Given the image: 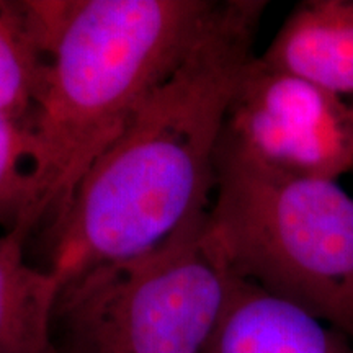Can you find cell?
<instances>
[{
	"label": "cell",
	"instance_id": "cell-7",
	"mask_svg": "<svg viewBox=\"0 0 353 353\" xmlns=\"http://www.w3.org/2000/svg\"><path fill=\"white\" fill-rule=\"evenodd\" d=\"M260 59L353 100V0L296 3Z\"/></svg>",
	"mask_w": 353,
	"mask_h": 353
},
{
	"label": "cell",
	"instance_id": "cell-8",
	"mask_svg": "<svg viewBox=\"0 0 353 353\" xmlns=\"http://www.w3.org/2000/svg\"><path fill=\"white\" fill-rule=\"evenodd\" d=\"M25 244L0 232V353H57L52 314L63 283L28 262Z\"/></svg>",
	"mask_w": 353,
	"mask_h": 353
},
{
	"label": "cell",
	"instance_id": "cell-10",
	"mask_svg": "<svg viewBox=\"0 0 353 353\" xmlns=\"http://www.w3.org/2000/svg\"><path fill=\"white\" fill-rule=\"evenodd\" d=\"M41 192L28 123L0 114V232L25 242L38 231Z\"/></svg>",
	"mask_w": 353,
	"mask_h": 353
},
{
	"label": "cell",
	"instance_id": "cell-4",
	"mask_svg": "<svg viewBox=\"0 0 353 353\" xmlns=\"http://www.w3.org/2000/svg\"><path fill=\"white\" fill-rule=\"evenodd\" d=\"M206 216L148 252L65 280L52 314L57 353H203L229 285L206 245Z\"/></svg>",
	"mask_w": 353,
	"mask_h": 353
},
{
	"label": "cell",
	"instance_id": "cell-2",
	"mask_svg": "<svg viewBox=\"0 0 353 353\" xmlns=\"http://www.w3.org/2000/svg\"><path fill=\"white\" fill-rule=\"evenodd\" d=\"M221 0H61L30 118L50 229L92 164L208 28Z\"/></svg>",
	"mask_w": 353,
	"mask_h": 353
},
{
	"label": "cell",
	"instance_id": "cell-9",
	"mask_svg": "<svg viewBox=\"0 0 353 353\" xmlns=\"http://www.w3.org/2000/svg\"><path fill=\"white\" fill-rule=\"evenodd\" d=\"M46 69L38 0H0V114L30 123Z\"/></svg>",
	"mask_w": 353,
	"mask_h": 353
},
{
	"label": "cell",
	"instance_id": "cell-6",
	"mask_svg": "<svg viewBox=\"0 0 353 353\" xmlns=\"http://www.w3.org/2000/svg\"><path fill=\"white\" fill-rule=\"evenodd\" d=\"M203 353H353V339L306 309L229 276L226 301Z\"/></svg>",
	"mask_w": 353,
	"mask_h": 353
},
{
	"label": "cell",
	"instance_id": "cell-3",
	"mask_svg": "<svg viewBox=\"0 0 353 353\" xmlns=\"http://www.w3.org/2000/svg\"><path fill=\"white\" fill-rule=\"evenodd\" d=\"M205 241L229 276L353 339V198L335 180L267 169L218 145Z\"/></svg>",
	"mask_w": 353,
	"mask_h": 353
},
{
	"label": "cell",
	"instance_id": "cell-5",
	"mask_svg": "<svg viewBox=\"0 0 353 353\" xmlns=\"http://www.w3.org/2000/svg\"><path fill=\"white\" fill-rule=\"evenodd\" d=\"M219 144L281 174L337 182L353 169V100L255 56L229 103Z\"/></svg>",
	"mask_w": 353,
	"mask_h": 353
},
{
	"label": "cell",
	"instance_id": "cell-1",
	"mask_svg": "<svg viewBox=\"0 0 353 353\" xmlns=\"http://www.w3.org/2000/svg\"><path fill=\"white\" fill-rule=\"evenodd\" d=\"M268 2L221 0L208 28L92 164L48 229L61 283L136 257L208 214L224 118Z\"/></svg>",
	"mask_w": 353,
	"mask_h": 353
}]
</instances>
